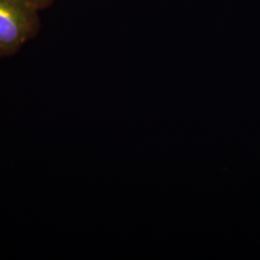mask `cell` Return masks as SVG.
Listing matches in <instances>:
<instances>
[{"mask_svg": "<svg viewBox=\"0 0 260 260\" xmlns=\"http://www.w3.org/2000/svg\"><path fill=\"white\" fill-rule=\"evenodd\" d=\"M29 1L42 11V10L49 8L51 5L55 3L56 0H29Z\"/></svg>", "mask_w": 260, "mask_h": 260, "instance_id": "2", "label": "cell"}, {"mask_svg": "<svg viewBox=\"0 0 260 260\" xmlns=\"http://www.w3.org/2000/svg\"><path fill=\"white\" fill-rule=\"evenodd\" d=\"M40 12L29 0H0V59L18 54L37 37Z\"/></svg>", "mask_w": 260, "mask_h": 260, "instance_id": "1", "label": "cell"}]
</instances>
